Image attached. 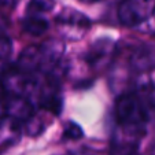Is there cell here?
<instances>
[{
	"mask_svg": "<svg viewBox=\"0 0 155 155\" xmlns=\"http://www.w3.org/2000/svg\"><path fill=\"white\" fill-rule=\"evenodd\" d=\"M152 103L140 94H125L115 103V115L121 125L143 126L151 117Z\"/></svg>",
	"mask_w": 155,
	"mask_h": 155,
	"instance_id": "obj_1",
	"label": "cell"
},
{
	"mask_svg": "<svg viewBox=\"0 0 155 155\" xmlns=\"http://www.w3.org/2000/svg\"><path fill=\"white\" fill-rule=\"evenodd\" d=\"M63 135H64V137L70 139V140H77V139H81L84 133H82L81 126L69 121L63 126Z\"/></svg>",
	"mask_w": 155,
	"mask_h": 155,
	"instance_id": "obj_14",
	"label": "cell"
},
{
	"mask_svg": "<svg viewBox=\"0 0 155 155\" xmlns=\"http://www.w3.org/2000/svg\"><path fill=\"white\" fill-rule=\"evenodd\" d=\"M7 108V115L14 120H17L18 122H26L28 120L33 117V106L26 97L22 96H15L10 97V100L6 104Z\"/></svg>",
	"mask_w": 155,
	"mask_h": 155,
	"instance_id": "obj_8",
	"label": "cell"
},
{
	"mask_svg": "<svg viewBox=\"0 0 155 155\" xmlns=\"http://www.w3.org/2000/svg\"><path fill=\"white\" fill-rule=\"evenodd\" d=\"M21 135V122L14 118L6 117L0 121V143H12Z\"/></svg>",
	"mask_w": 155,
	"mask_h": 155,
	"instance_id": "obj_10",
	"label": "cell"
},
{
	"mask_svg": "<svg viewBox=\"0 0 155 155\" xmlns=\"http://www.w3.org/2000/svg\"><path fill=\"white\" fill-rule=\"evenodd\" d=\"M25 128L29 136H37L40 135L41 132L44 130V124H43V118L37 117V115H33L30 120H28L25 122Z\"/></svg>",
	"mask_w": 155,
	"mask_h": 155,
	"instance_id": "obj_13",
	"label": "cell"
},
{
	"mask_svg": "<svg viewBox=\"0 0 155 155\" xmlns=\"http://www.w3.org/2000/svg\"><path fill=\"white\" fill-rule=\"evenodd\" d=\"M155 14V0H124L118 8V19L122 25L136 26Z\"/></svg>",
	"mask_w": 155,
	"mask_h": 155,
	"instance_id": "obj_3",
	"label": "cell"
},
{
	"mask_svg": "<svg viewBox=\"0 0 155 155\" xmlns=\"http://www.w3.org/2000/svg\"><path fill=\"white\" fill-rule=\"evenodd\" d=\"M22 29L33 36H41L48 30V22L41 15H28L22 19Z\"/></svg>",
	"mask_w": 155,
	"mask_h": 155,
	"instance_id": "obj_11",
	"label": "cell"
},
{
	"mask_svg": "<svg viewBox=\"0 0 155 155\" xmlns=\"http://www.w3.org/2000/svg\"><path fill=\"white\" fill-rule=\"evenodd\" d=\"M130 155H140V154H137V152H133V154H130Z\"/></svg>",
	"mask_w": 155,
	"mask_h": 155,
	"instance_id": "obj_19",
	"label": "cell"
},
{
	"mask_svg": "<svg viewBox=\"0 0 155 155\" xmlns=\"http://www.w3.org/2000/svg\"><path fill=\"white\" fill-rule=\"evenodd\" d=\"M114 54V44L107 38L94 43L88 52V62L94 68H103L107 64Z\"/></svg>",
	"mask_w": 155,
	"mask_h": 155,
	"instance_id": "obj_6",
	"label": "cell"
},
{
	"mask_svg": "<svg viewBox=\"0 0 155 155\" xmlns=\"http://www.w3.org/2000/svg\"><path fill=\"white\" fill-rule=\"evenodd\" d=\"M12 51V43L4 33H0V59H6Z\"/></svg>",
	"mask_w": 155,
	"mask_h": 155,
	"instance_id": "obj_15",
	"label": "cell"
},
{
	"mask_svg": "<svg viewBox=\"0 0 155 155\" xmlns=\"http://www.w3.org/2000/svg\"><path fill=\"white\" fill-rule=\"evenodd\" d=\"M41 54H43V66L41 70H47V71H54L58 68L59 62L63 55L64 47L63 44L58 40H47L45 43H43V45H40Z\"/></svg>",
	"mask_w": 155,
	"mask_h": 155,
	"instance_id": "obj_5",
	"label": "cell"
},
{
	"mask_svg": "<svg viewBox=\"0 0 155 155\" xmlns=\"http://www.w3.org/2000/svg\"><path fill=\"white\" fill-rule=\"evenodd\" d=\"M132 68L139 71H147L155 68V48L140 47L130 56Z\"/></svg>",
	"mask_w": 155,
	"mask_h": 155,
	"instance_id": "obj_9",
	"label": "cell"
},
{
	"mask_svg": "<svg viewBox=\"0 0 155 155\" xmlns=\"http://www.w3.org/2000/svg\"><path fill=\"white\" fill-rule=\"evenodd\" d=\"M41 66H43V54H41V48L36 45L26 47L18 58L17 68L26 74L41 70Z\"/></svg>",
	"mask_w": 155,
	"mask_h": 155,
	"instance_id": "obj_7",
	"label": "cell"
},
{
	"mask_svg": "<svg viewBox=\"0 0 155 155\" xmlns=\"http://www.w3.org/2000/svg\"><path fill=\"white\" fill-rule=\"evenodd\" d=\"M0 84L11 97H26L28 95L36 94L38 87L37 80H35L30 74L24 73L18 68L4 71L0 78Z\"/></svg>",
	"mask_w": 155,
	"mask_h": 155,
	"instance_id": "obj_2",
	"label": "cell"
},
{
	"mask_svg": "<svg viewBox=\"0 0 155 155\" xmlns=\"http://www.w3.org/2000/svg\"><path fill=\"white\" fill-rule=\"evenodd\" d=\"M55 6L54 0H30L28 4V15H41L44 12H50Z\"/></svg>",
	"mask_w": 155,
	"mask_h": 155,
	"instance_id": "obj_12",
	"label": "cell"
},
{
	"mask_svg": "<svg viewBox=\"0 0 155 155\" xmlns=\"http://www.w3.org/2000/svg\"><path fill=\"white\" fill-rule=\"evenodd\" d=\"M82 3H96V2H102V0H80Z\"/></svg>",
	"mask_w": 155,
	"mask_h": 155,
	"instance_id": "obj_18",
	"label": "cell"
},
{
	"mask_svg": "<svg viewBox=\"0 0 155 155\" xmlns=\"http://www.w3.org/2000/svg\"><path fill=\"white\" fill-rule=\"evenodd\" d=\"M56 22L63 30V33H66L68 36H70L71 32H78L80 36H82L85 30L89 28V19L84 14L71 8H64L58 15Z\"/></svg>",
	"mask_w": 155,
	"mask_h": 155,
	"instance_id": "obj_4",
	"label": "cell"
},
{
	"mask_svg": "<svg viewBox=\"0 0 155 155\" xmlns=\"http://www.w3.org/2000/svg\"><path fill=\"white\" fill-rule=\"evenodd\" d=\"M17 3H18V0H0V6L7 7V8H12Z\"/></svg>",
	"mask_w": 155,
	"mask_h": 155,
	"instance_id": "obj_16",
	"label": "cell"
},
{
	"mask_svg": "<svg viewBox=\"0 0 155 155\" xmlns=\"http://www.w3.org/2000/svg\"><path fill=\"white\" fill-rule=\"evenodd\" d=\"M7 115V108H6V104L0 102V121L3 120L4 117Z\"/></svg>",
	"mask_w": 155,
	"mask_h": 155,
	"instance_id": "obj_17",
	"label": "cell"
}]
</instances>
